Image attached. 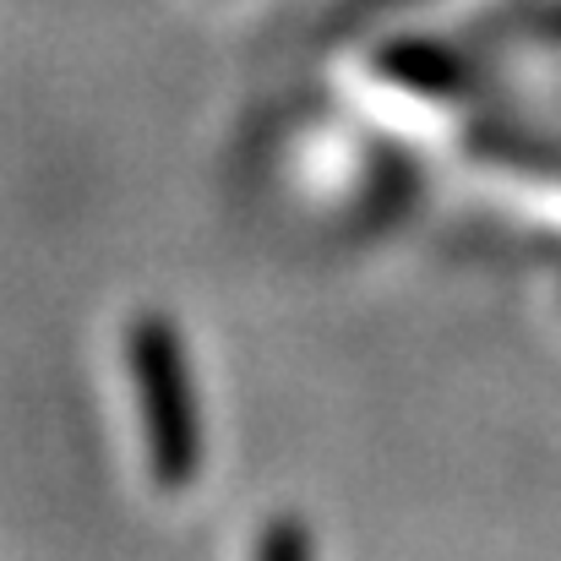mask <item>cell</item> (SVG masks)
<instances>
[{
    "mask_svg": "<svg viewBox=\"0 0 561 561\" xmlns=\"http://www.w3.org/2000/svg\"><path fill=\"white\" fill-rule=\"evenodd\" d=\"M126 366L142 398L148 425V463L159 491H186L202 469V420H196V387L181 328L170 317H137L126 328Z\"/></svg>",
    "mask_w": 561,
    "mask_h": 561,
    "instance_id": "6da1fadb",
    "label": "cell"
},
{
    "mask_svg": "<svg viewBox=\"0 0 561 561\" xmlns=\"http://www.w3.org/2000/svg\"><path fill=\"white\" fill-rule=\"evenodd\" d=\"M256 561H311V535L295 518H273L256 540Z\"/></svg>",
    "mask_w": 561,
    "mask_h": 561,
    "instance_id": "7a4b0ae2",
    "label": "cell"
}]
</instances>
